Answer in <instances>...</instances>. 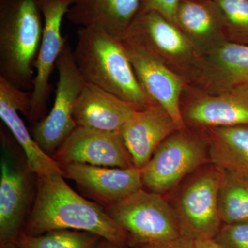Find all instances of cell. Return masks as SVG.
Here are the masks:
<instances>
[{"label": "cell", "mask_w": 248, "mask_h": 248, "mask_svg": "<svg viewBox=\"0 0 248 248\" xmlns=\"http://www.w3.org/2000/svg\"><path fill=\"white\" fill-rule=\"evenodd\" d=\"M213 239L223 248H248V221L223 223Z\"/></svg>", "instance_id": "obj_24"}, {"label": "cell", "mask_w": 248, "mask_h": 248, "mask_svg": "<svg viewBox=\"0 0 248 248\" xmlns=\"http://www.w3.org/2000/svg\"><path fill=\"white\" fill-rule=\"evenodd\" d=\"M218 210L225 224L248 221V178L222 170Z\"/></svg>", "instance_id": "obj_19"}, {"label": "cell", "mask_w": 248, "mask_h": 248, "mask_svg": "<svg viewBox=\"0 0 248 248\" xmlns=\"http://www.w3.org/2000/svg\"><path fill=\"white\" fill-rule=\"evenodd\" d=\"M130 248H197L195 241L182 236L178 239L159 244L143 245V246H133Z\"/></svg>", "instance_id": "obj_26"}, {"label": "cell", "mask_w": 248, "mask_h": 248, "mask_svg": "<svg viewBox=\"0 0 248 248\" xmlns=\"http://www.w3.org/2000/svg\"><path fill=\"white\" fill-rule=\"evenodd\" d=\"M30 99L29 91L17 89L0 78V117L24 152L29 169L37 177L52 174L63 175L61 167L31 137L19 115L21 112L28 117Z\"/></svg>", "instance_id": "obj_12"}, {"label": "cell", "mask_w": 248, "mask_h": 248, "mask_svg": "<svg viewBox=\"0 0 248 248\" xmlns=\"http://www.w3.org/2000/svg\"><path fill=\"white\" fill-rule=\"evenodd\" d=\"M43 30L40 0H0V78L32 91Z\"/></svg>", "instance_id": "obj_3"}, {"label": "cell", "mask_w": 248, "mask_h": 248, "mask_svg": "<svg viewBox=\"0 0 248 248\" xmlns=\"http://www.w3.org/2000/svg\"><path fill=\"white\" fill-rule=\"evenodd\" d=\"M142 0H75L66 17L80 27H97L122 40L140 13Z\"/></svg>", "instance_id": "obj_16"}, {"label": "cell", "mask_w": 248, "mask_h": 248, "mask_svg": "<svg viewBox=\"0 0 248 248\" xmlns=\"http://www.w3.org/2000/svg\"><path fill=\"white\" fill-rule=\"evenodd\" d=\"M73 57L86 83L145 110L157 105L137 78L123 42L97 27H80Z\"/></svg>", "instance_id": "obj_2"}, {"label": "cell", "mask_w": 248, "mask_h": 248, "mask_svg": "<svg viewBox=\"0 0 248 248\" xmlns=\"http://www.w3.org/2000/svg\"><path fill=\"white\" fill-rule=\"evenodd\" d=\"M102 239L89 232L55 230L36 236L22 232L14 243L19 248H97Z\"/></svg>", "instance_id": "obj_21"}, {"label": "cell", "mask_w": 248, "mask_h": 248, "mask_svg": "<svg viewBox=\"0 0 248 248\" xmlns=\"http://www.w3.org/2000/svg\"><path fill=\"white\" fill-rule=\"evenodd\" d=\"M208 151L203 143L185 133L172 134L158 146L141 169L143 187L164 195L207 162Z\"/></svg>", "instance_id": "obj_7"}, {"label": "cell", "mask_w": 248, "mask_h": 248, "mask_svg": "<svg viewBox=\"0 0 248 248\" xmlns=\"http://www.w3.org/2000/svg\"><path fill=\"white\" fill-rule=\"evenodd\" d=\"M187 117L196 125L211 128L248 125V85L197 101L187 110Z\"/></svg>", "instance_id": "obj_17"}, {"label": "cell", "mask_w": 248, "mask_h": 248, "mask_svg": "<svg viewBox=\"0 0 248 248\" xmlns=\"http://www.w3.org/2000/svg\"><path fill=\"white\" fill-rule=\"evenodd\" d=\"M56 68L58 80L53 108L32 129V138L51 157L78 127L74 118L75 107L86 83L68 42L59 57Z\"/></svg>", "instance_id": "obj_5"}, {"label": "cell", "mask_w": 248, "mask_h": 248, "mask_svg": "<svg viewBox=\"0 0 248 248\" xmlns=\"http://www.w3.org/2000/svg\"><path fill=\"white\" fill-rule=\"evenodd\" d=\"M104 209L126 233L129 247L159 244L183 236L172 205L160 194L142 188Z\"/></svg>", "instance_id": "obj_4"}, {"label": "cell", "mask_w": 248, "mask_h": 248, "mask_svg": "<svg viewBox=\"0 0 248 248\" xmlns=\"http://www.w3.org/2000/svg\"><path fill=\"white\" fill-rule=\"evenodd\" d=\"M216 62L230 82L248 85V45L226 43L218 48Z\"/></svg>", "instance_id": "obj_22"}, {"label": "cell", "mask_w": 248, "mask_h": 248, "mask_svg": "<svg viewBox=\"0 0 248 248\" xmlns=\"http://www.w3.org/2000/svg\"><path fill=\"white\" fill-rule=\"evenodd\" d=\"M223 20L236 33L248 37V0H215Z\"/></svg>", "instance_id": "obj_23"}, {"label": "cell", "mask_w": 248, "mask_h": 248, "mask_svg": "<svg viewBox=\"0 0 248 248\" xmlns=\"http://www.w3.org/2000/svg\"><path fill=\"white\" fill-rule=\"evenodd\" d=\"M222 170L212 164L186 183L172 206L183 236L194 240L213 239L222 223L218 193Z\"/></svg>", "instance_id": "obj_6"}, {"label": "cell", "mask_w": 248, "mask_h": 248, "mask_svg": "<svg viewBox=\"0 0 248 248\" xmlns=\"http://www.w3.org/2000/svg\"><path fill=\"white\" fill-rule=\"evenodd\" d=\"M0 248H19L18 247L17 245H16V243L12 242V243H9V244L4 245V246H0Z\"/></svg>", "instance_id": "obj_29"}, {"label": "cell", "mask_w": 248, "mask_h": 248, "mask_svg": "<svg viewBox=\"0 0 248 248\" xmlns=\"http://www.w3.org/2000/svg\"><path fill=\"white\" fill-rule=\"evenodd\" d=\"M177 125L159 105L137 111L120 130L135 167L142 169L158 146L170 136Z\"/></svg>", "instance_id": "obj_14"}, {"label": "cell", "mask_w": 248, "mask_h": 248, "mask_svg": "<svg viewBox=\"0 0 248 248\" xmlns=\"http://www.w3.org/2000/svg\"><path fill=\"white\" fill-rule=\"evenodd\" d=\"M97 248H130L129 246H120L110 242L104 239L101 240L100 243L98 245Z\"/></svg>", "instance_id": "obj_28"}, {"label": "cell", "mask_w": 248, "mask_h": 248, "mask_svg": "<svg viewBox=\"0 0 248 248\" xmlns=\"http://www.w3.org/2000/svg\"><path fill=\"white\" fill-rule=\"evenodd\" d=\"M224 22L215 0H181L177 25L197 37L213 34Z\"/></svg>", "instance_id": "obj_20"}, {"label": "cell", "mask_w": 248, "mask_h": 248, "mask_svg": "<svg viewBox=\"0 0 248 248\" xmlns=\"http://www.w3.org/2000/svg\"><path fill=\"white\" fill-rule=\"evenodd\" d=\"M180 2L181 0H142L140 13L155 11L177 25V14Z\"/></svg>", "instance_id": "obj_25"}, {"label": "cell", "mask_w": 248, "mask_h": 248, "mask_svg": "<svg viewBox=\"0 0 248 248\" xmlns=\"http://www.w3.org/2000/svg\"><path fill=\"white\" fill-rule=\"evenodd\" d=\"M0 246L14 242L24 231L35 202L37 182L27 163L4 151L0 164Z\"/></svg>", "instance_id": "obj_9"}, {"label": "cell", "mask_w": 248, "mask_h": 248, "mask_svg": "<svg viewBox=\"0 0 248 248\" xmlns=\"http://www.w3.org/2000/svg\"><path fill=\"white\" fill-rule=\"evenodd\" d=\"M75 0H40L44 30L35 63V76L31 91L28 119L35 124L46 117L47 103L52 91L50 78L67 40L62 35L63 17Z\"/></svg>", "instance_id": "obj_8"}, {"label": "cell", "mask_w": 248, "mask_h": 248, "mask_svg": "<svg viewBox=\"0 0 248 248\" xmlns=\"http://www.w3.org/2000/svg\"><path fill=\"white\" fill-rule=\"evenodd\" d=\"M195 244L197 248H223L213 239L195 240Z\"/></svg>", "instance_id": "obj_27"}, {"label": "cell", "mask_w": 248, "mask_h": 248, "mask_svg": "<svg viewBox=\"0 0 248 248\" xmlns=\"http://www.w3.org/2000/svg\"><path fill=\"white\" fill-rule=\"evenodd\" d=\"M63 178L58 174L37 177L35 202L23 233L36 236L55 230H75L128 246L126 233L105 209L77 193Z\"/></svg>", "instance_id": "obj_1"}, {"label": "cell", "mask_w": 248, "mask_h": 248, "mask_svg": "<svg viewBox=\"0 0 248 248\" xmlns=\"http://www.w3.org/2000/svg\"><path fill=\"white\" fill-rule=\"evenodd\" d=\"M122 42L142 87L169 114L178 130L184 129L179 104L182 80L165 66L159 57L138 46Z\"/></svg>", "instance_id": "obj_13"}, {"label": "cell", "mask_w": 248, "mask_h": 248, "mask_svg": "<svg viewBox=\"0 0 248 248\" xmlns=\"http://www.w3.org/2000/svg\"><path fill=\"white\" fill-rule=\"evenodd\" d=\"M60 166L84 164L104 167H134L120 133L78 126L52 156Z\"/></svg>", "instance_id": "obj_10"}, {"label": "cell", "mask_w": 248, "mask_h": 248, "mask_svg": "<svg viewBox=\"0 0 248 248\" xmlns=\"http://www.w3.org/2000/svg\"><path fill=\"white\" fill-rule=\"evenodd\" d=\"M63 177L76 182L85 197L103 208L115 205L143 188L141 170L71 164L61 167Z\"/></svg>", "instance_id": "obj_11"}, {"label": "cell", "mask_w": 248, "mask_h": 248, "mask_svg": "<svg viewBox=\"0 0 248 248\" xmlns=\"http://www.w3.org/2000/svg\"><path fill=\"white\" fill-rule=\"evenodd\" d=\"M212 164L248 179V125L211 128Z\"/></svg>", "instance_id": "obj_18"}, {"label": "cell", "mask_w": 248, "mask_h": 248, "mask_svg": "<svg viewBox=\"0 0 248 248\" xmlns=\"http://www.w3.org/2000/svg\"><path fill=\"white\" fill-rule=\"evenodd\" d=\"M138 109L115 94L86 83L74 110L78 126L120 133Z\"/></svg>", "instance_id": "obj_15"}]
</instances>
